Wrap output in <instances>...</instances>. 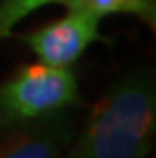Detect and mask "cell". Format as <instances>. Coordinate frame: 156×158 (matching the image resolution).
I'll use <instances>...</instances> for the list:
<instances>
[{
	"instance_id": "1",
	"label": "cell",
	"mask_w": 156,
	"mask_h": 158,
	"mask_svg": "<svg viewBox=\"0 0 156 158\" xmlns=\"http://www.w3.org/2000/svg\"><path fill=\"white\" fill-rule=\"evenodd\" d=\"M156 118L154 75L142 69L126 75L93 106L85 128L63 158H144Z\"/></svg>"
},
{
	"instance_id": "6",
	"label": "cell",
	"mask_w": 156,
	"mask_h": 158,
	"mask_svg": "<svg viewBox=\"0 0 156 158\" xmlns=\"http://www.w3.org/2000/svg\"><path fill=\"white\" fill-rule=\"evenodd\" d=\"M55 2L67 6L69 0H2L0 2V41L8 37L14 24L23 20L28 12L45 4H55Z\"/></svg>"
},
{
	"instance_id": "5",
	"label": "cell",
	"mask_w": 156,
	"mask_h": 158,
	"mask_svg": "<svg viewBox=\"0 0 156 158\" xmlns=\"http://www.w3.org/2000/svg\"><path fill=\"white\" fill-rule=\"evenodd\" d=\"M67 8H81L95 16L106 14H138L146 23H154V0H69Z\"/></svg>"
},
{
	"instance_id": "2",
	"label": "cell",
	"mask_w": 156,
	"mask_h": 158,
	"mask_svg": "<svg viewBox=\"0 0 156 158\" xmlns=\"http://www.w3.org/2000/svg\"><path fill=\"white\" fill-rule=\"evenodd\" d=\"M77 102V81L67 67L28 65L0 85V120L23 124L67 110Z\"/></svg>"
},
{
	"instance_id": "4",
	"label": "cell",
	"mask_w": 156,
	"mask_h": 158,
	"mask_svg": "<svg viewBox=\"0 0 156 158\" xmlns=\"http://www.w3.org/2000/svg\"><path fill=\"white\" fill-rule=\"evenodd\" d=\"M73 136V118L61 110L23 122L0 144V158H63Z\"/></svg>"
},
{
	"instance_id": "3",
	"label": "cell",
	"mask_w": 156,
	"mask_h": 158,
	"mask_svg": "<svg viewBox=\"0 0 156 158\" xmlns=\"http://www.w3.org/2000/svg\"><path fill=\"white\" fill-rule=\"evenodd\" d=\"M99 16L81 8H71L67 16L43 27L23 41L51 67H69L83 55V51L99 39Z\"/></svg>"
}]
</instances>
